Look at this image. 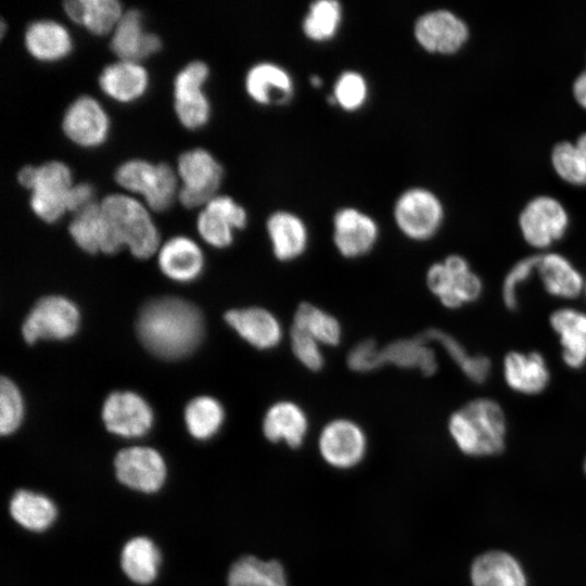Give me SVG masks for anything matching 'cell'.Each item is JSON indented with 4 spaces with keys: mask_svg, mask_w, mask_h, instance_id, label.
I'll return each mask as SVG.
<instances>
[{
    "mask_svg": "<svg viewBox=\"0 0 586 586\" xmlns=\"http://www.w3.org/2000/svg\"><path fill=\"white\" fill-rule=\"evenodd\" d=\"M110 46L120 60L139 62L158 52L162 41L157 35L144 31L140 11L129 9L115 26Z\"/></svg>",
    "mask_w": 586,
    "mask_h": 586,
    "instance_id": "ffe728a7",
    "label": "cell"
},
{
    "mask_svg": "<svg viewBox=\"0 0 586 586\" xmlns=\"http://www.w3.org/2000/svg\"><path fill=\"white\" fill-rule=\"evenodd\" d=\"M27 51L41 61H56L72 50L67 29L58 22L40 20L29 24L25 31Z\"/></svg>",
    "mask_w": 586,
    "mask_h": 586,
    "instance_id": "f1b7e54d",
    "label": "cell"
},
{
    "mask_svg": "<svg viewBox=\"0 0 586 586\" xmlns=\"http://www.w3.org/2000/svg\"><path fill=\"white\" fill-rule=\"evenodd\" d=\"M117 480L125 486L145 494L157 492L166 479V464L161 454L146 446L119 450L114 458Z\"/></svg>",
    "mask_w": 586,
    "mask_h": 586,
    "instance_id": "8fae6325",
    "label": "cell"
},
{
    "mask_svg": "<svg viewBox=\"0 0 586 586\" xmlns=\"http://www.w3.org/2000/svg\"><path fill=\"white\" fill-rule=\"evenodd\" d=\"M342 8L336 0H317L310 3L303 20V31L314 41L331 39L340 27Z\"/></svg>",
    "mask_w": 586,
    "mask_h": 586,
    "instance_id": "8d00e7d4",
    "label": "cell"
},
{
    "mask_svg": "<svg viewBox=\"0 0 586 586\" xmlns=\"http://www.w3.org/2000/svg\"><path fill=\"white\" fill-rule=\"evenodd\" d=\"M501 368L506 385L525 396L542 394L551 380L548 361L538 351H510L504 356Z\"/></svg>",
    "mask_w": 586,
    "mask_h": 586,
    "instance_id": "5bb4252c",
    "label": "cell"
},
{
    "mask_svg": "<svg viewBox=\"0 0 586 586\" xmlns=\"http://www.w3.org/2000/svg\"><path fill=\"white\" fill-rule=\"evenodd\" d=\"M548 322L557 335L560 357L565 367L579 370L586 366V313L572 306L552 310Z\"/></svg>",
    "mask_w": 586,
    "mask_h": 586,
    "instance_id": "2e32d148",
    "label": "cell"
},
{
    "mask_svg": "<svg viewBox=\"0 0 586 586\" xmlns=\"http://www.w3.org/2000/svg\"><path fill=\"white\" fill-rule=\"evenodd\" d=\"M368 95L365 77L355 71H345L336 79L332 98L345 111H356L364 105Z\"/></svg>",
    "mask_w": 586,
    "mask_h": 586,
    "instance_id": "b9f144b4",
    "label": "cell"
},
{
    "mask_svg": "<svg viewBox=\"0 0 586 586\" xmlns=\"http://www.w3.org/2000/svg\"><path fill=\"white\" fill-rule=\"evenodd\" d=\"M208 73V66L204 62L193 61L175 77V111L180 123L189 129L199 128L208 119L209 103L201 89Z\"/></svg>",
    "mask_w": 586,
    "mask_h": 586,
    "instance_id": "7c38bea8",
    "label": "cell"
},
{
    "mask_svg": "<svg viewBox=\"0 0 586 586\" xmlns=\"http://www.w3.org/2000/svg\"><path fill=\"white\" fill-rule=\"evenodd\" d=\"M177 168L183 181L178 192L183 206L193 208L206 205L216 196L224 171L209 152L202 148L188 150L178 157Z\"/></svg>",
    "mask_w": 586,
    "mask_h": 586,
    "instance_id": "52a82bcc",
    "label": "cell"
},
{
    "mask_svg": "<svg viewBox=\"0 0 586 586\" xmlns=\"http://www.w3.org/2000/svg\"><path fill=\"white\" fill-rule=\"evenodd\" d=\"M227 586H288V576L280 561L247 555L231 564Z\"/></svg>",
    "mask_w": 586,
    "mask_h": 586,
    "instance_id": "f546056e",
    "label": "cell"
},
{
    "mask_svg": "<svg viewBox=\"0 0 586 586\" xmlns=\"http://www.w3.org/2000/svg\"><path fill=\"white\" fill-rule=\"evenodd\" d=\"M72 186L69 168L62 162L50 161L35 167L30 190L31 193L65 201L66 193Z\"/></svg>",
    "mask_w": 586,
    "mask_h": 586,
    "instance_id": "f35d334b",
    "label": "cell"
},
{
    "mask_svg": "<svg viewBox=\"0 0 586 586\" xmlns=\"http://www.w3.org/2000/svg\"><path fill=\"white\" fill-rule=\"evenodd\" d=\"M583 295H584L585 298H586V279H585V285H584V292H583Z\"/></svg>",
    "mask_w": 586,
    "mask_h": 586,
    "instance_id": "db71d44e",
    "label": "cell"
},
{
    "mask_svg": "<svg viewBox=\"0 0 586 586\" xmlns=\"http://www.w3.org/2000/svg\"><path fill=\"white\" fill-rule=\"evenodd\" d=\"M101 212L122 246L127 245L138 258H148L158 246V232L148 211L125 194L106 195Z\"/></svg>",
    "mask_w": 586,
    "mask_h": 586,
    "instance_id": "3957f363",
    "label": "cell"
},
{
    "mask_svg": "<svg viewBox=\"0 0 586 586\" xmlns=\"http://www.w3.org/2000/svg\"><path fill=\"white\" fill-rule=\"evenodd\" d=\"M148 73L138 62L119 60L105 66L99 77L101 89L111 98L129 102L146 89Z\"/></svg>",
    "mask_w": 586,
    "mask_h": 586,
    "instance_id": "484cf974",
    "label": "cell"
},
{
    "mask_svg": "<svg viewBox=\"0 0 586 586\" xmlns=\"http://www.w3.org/2000/svg\"><path fill=\"white\" fill-rule=\"evenodd\" d=\"M80 23L94 35H104L115 28L123 15L122 5L116 0H81Z\"/></svg>",
    "mask_w": 586,
    "mask_h": 586,
    "instance_id": "ab89813d",
    "label": "cell"
},
{
    "mask_svg": "<svg viewBox=\"0 0 586 586\" xmlns=\"http://www.w3.org/2000/svg\"><path fill=\"white\" fill-rule=\"evenodd\" d=\"M79 311L76 305L63 296H46L39 300L26 317L22 333L33 344L38 340H64L78 329Z\"/></svg>",
    "mask_w": 586,
    "mask_h": 586,
    "instance_id": "ba28073f",
    "label": "cell"
},
{
    "mask_svg": "<svg viewBox=\"0 0 586 586\" xmlns=\"http://www.w3.org/2000/svg\"><path fill=\"white\" fill-rule=\"evenodd\" d=\"M537 259L538 253L522 257L505 275L500 295L502 304L508 310L514 311L518 309L520 289L536 276Z\"/></svg>",
    "mask_w": 586,
    "mask_h": 586,
    "instance_id": "60d3db41",
    "label": "cell"
},
{
    "mask_svg": "<svg viewBox=\"0 0 586 586\" xmlns=\"http://www.w3.org/2000/svg\"><path fill=\"white\" fill-rule=\"evenodd\" d=\"M64 133L81 146L101 144L107 135L109 119L101 105L89 95L69 104L62 119Z\"/></svg>",
    "mask_w": 586,
    "mask_h": 586,
    "instance_id": "e0dca14e",
    "label": "cell"
},
{
    "mask_svg": "<svg viewBox=\"0 0 586 586\" xmlns=\"http://www.w3.org/2000/svg\"><path fill=\"white\" fill-rule=\"evenodd\" d=\"M245 89L257 103L284 104L293 95L294 85L290 74L272 62L253 65L245 76Z\"/></svg>",
    "mask_w": 586,
    "mask_h": 586,
    "instance_id": "603a6c76",
    "label": "cell"
},
{
    "mask_svg": "<svg viewBox=\"0 0 586 586\" xmlns=\"http://www.w3.org/2000/svg\"><path fill=\"white\" fill-rule=\"evenodd\" d=\"M583 469H584V472L586 474V456H585V459H584V462H583Z\"/></svg>",
    "mask_w": 586,
    "mask_h": 586,
    "instance_id": "f5cc1de1",
    "label": "cell"
},
{
    "mask_svg": "<svg viewBox=\"0 0 586 586\" xmlns=\"http://www.w3.org/2000/svg\"><path fill=\"white\" fill-rule=\"evenodd\" d=\"M471 586H527L521 563L504 550L479 555L470 566Z\"/></svg>",
    "mask_w": 586,
    "mask_h": 586,
    "instance_id": "7402d4cb",
    "label": "cell"
},
{
    "mask_svg": "<svg viewBox=\"0 0 586 586\" xmlns=\"http://www.w3.org/2000/svg\"><path fill=\"white\" fill-rule=\"evenodd\" d=\"M9 509L16 523L33 532L49 528L58 513L49 497L27 489H20L12 496Z\"/></svg>",
    "mask_w": 586,
    "mask_h": 586,
    "instance_id": "d6a6232c",
    "label": "cell"
},
{
    "mask_svg": "<svg viewBox=\"0 0 586 586\" xmlns=\"http://www.w3.org/2000/svg\"><path fill=\"white\" fill-rule=\"evenodd\" d=\"M317 443L323 461L341 470L352 469L361 462L368 445L364 429L346 418H336L326 423Z\"/></svg>",
    "mask_w": 586,
    "mask_h": 586,
    "instance_id": "9c48e42d",
    "label": "cell"
},
{
    "mask_svg": "<svg viewBox=\"0 0 586 586\" xmlns=\"http://www.w3.org/2000/svg\"><path fill=\"white\" fill-rule=\"evenodd\" d=\"M226 322L250 345L260 351L272 349L283 339V328L270 310L251 306L225 314Z\"/></svg>",
    "mask_w": 586,
    "mask_h": 586,
    "instance_id": "ac0fdd59",
    "label": "cell"
},
{
    "mask_svg": "<svg viewBox=\"0 0 586 586\" xmlns=\"http://www.w3.org/2000/svg\"><path fill=\"white\" fill-rule=\"evenodd\" d=\"M105 428L126 438L143 436L153 424V412L148 403L133 392H114L102 409Z\"/></svg>",
    "mask_w": 586,
    "mask_h": 586,
    "instance_id": "4fadbf2b",
    "label": "cell"
},
{
    "mask_svg": "<svg viewBox=\"0 0 586 586\" xmlns=\"http://www.w3.org/2000/svg\"><path fill=\"white\" fill-rule=\"evenodd\" d=\"M570 226L564 205L550 195H537L521 209L518 227L522 239L532 249L546 252L562 240Z\"/></svg>",
    "mask_w": 586,
    "mask_h": 586,
    "instance_id": "277c9868",
    "label": "cell"
},
{
    "mask_svg": "<svg viewBox=\"0 0 586 586\" xmlns=\"http://www.w3.org/2000/svg\"><path fill=\"white\" fill-rule=\"evenodd\" d=\"M550 162L564 182L586 186V132L581 133L574 142H558L551 150Z\"/></svg>",
    "mask_w": 586,
    "mask_h": 586,
    "instance_id": "836d02e7",
    "label": "cell"
},
{
    "mask_svg": "<svg viewBox=\"0 0 586 586\" xmlns=\"http://www.w3.org/2000/svg\"><path fill=\"white\" fill-rule=\"evenodd\" d=\"M158 265L168 278L190 282L201 275L204 257L195 242L186 237H175L161 247Z\"/></svg>",
    "mask_w": 586,
    "mask_h": 586,
    "instance_id": "d4e9b609",
    "label": "cell"
},
{
    "mask_svg": "<svg viewBox=\"0 0 586 586\" xmlns=\"http://www.w3.org/2000/svg\"><path fill=\"white\" fill-rule=\"evenodd\" d=\"M160 563L158 548L148 537H133L122 549V570L136 584L148 585L152 583L157 576Z\"/></svg>",
    "mask_w": 586,
    "mask_h": 586,
    "instance_id": "1f68e13d",
    "label": "cell"
},
{
    "mask_svg": "<svg viewBox=\"0 0 586 586\" xmlns=\"http://www.w3.org/2000/svg\"><path fill=\"white\" fill-rule=\"evenodd\" d=\"M394 220L400 232L413 241H426L441 229L444 206L431 190L415 187L405 190L394 205Z\"/></svg>",
    "mask_w": 586,
    "mask_h": 586,
    "instance_id": "8992f818",
    "label": "cell"
},
{
    "mask_svg": "<svg viewBox=\"0 0 586 586\" xmlns=\"http://www.w3.org/2000/svg\"><path fill=\"white\" fill-rule=\"evenodd\" d=\"M35 167L31 165H26L22 167L17 173V180L26 189H30L33 178H34Z\"/></svg>",
    "mask_w": 586,
    "mask_h": 586,
    "instance_id": "f907efd6",
    "label": "cell"
},
{
    "mask_svg": "<svg viewBox=\"0 0 586 586\" xmlns=\"http://www.w3.org/2000/svg\"><path fill=\"white\" fill-rule=\"evenodd\" d=\"M536 276L544 291L551 297L573 301L583 295L586 278L572 260L561 253H538Z\"/></svg>",
    "mask_w": 586,
    "mask_h": 586,
    "instance_id": "d6986e66",
    "label": "cell"
},
{
    "mask_svg": "<svg viewBox=\"0 0 586 586\" xmlns=\"http://www.w3.org/2000/svg\"><path fill=\"white\" fill-rule=\"evenodd\" d=\"M266 229L275 257L281 262L298 258L308 244V231L301 217L288 211L272 213Z\"/></svg>",
    "mask_w": 586,
    "mask_h": 586,
    "instance_id": "cb8c5ba5",
    "label": "cell"
},
{
    "mask_svg": "<svg viewBox=\"0 0 586 586\" xmlns=\"http://www.w3.org/2000/svg\"><path fill=\"white\" fill-rule=\"evenodd\" d=\"M417 42L428 52L450 55L469 39L467 23L447 9H436L420 15L413 26Z\"/></svg>",
    "mask_w": 586,
    "mask_h": 586,
    "instance_id": "30bf717a",
    "label": "cell"
},
{
    "mask_svg": "<svg viewBox=\"0 0 586 586\" xmlns=\"http://www.w3.org/2000/svg\"><path fill=\"white\" fill-rule=\"evenodd\" d=\"M419 336L430 343L438 344L469 381L483 384L488 380L492 373V361L486 355L468 352L454 335L442 329L429 328Z\"/></svg>",
    "mask_w": 586,
    "mask_h": 586,
    "instance_id": "83f0119b",
    "label": "cell"
},
{
    "mask_svg": "<svg viewBox=\"0 0 586 586\" xmlns=\"http://www.w3.org/2000/svg\"><path fill=\"white\" fill-rule=\"evenodd\" d=\"M198 230L208 244L215 247H226L233 241L234 228L222 215L204 208L198 216Z\"/></svg>",
    "mask_w": 586,
    "mask_h": 586,
    "instance_id": "ee69618b",
    "label": "cell"
},
{
    "mask_svg": "<svg viewBox=\"0 0 586 586\" xmlns=\"http://www.w3.org/2000/svg\"><path fill=\"white\" fill-rule=\"evenodd\" d=\"M205 207L226 217L234 229H243L246 226L247 215L245 209L230 196L216 195Z\"/></svg>",
    "mask_w": 586,
    "mask_h": 586,
    "instance_id": "7dc6e473",
    "label": "cell"
},
{
    "mask_svg": "<svg viewBox=\"0 0 586 586\" xmlns=\"http://www.w3.org/2000/svg\"><path fill=\"white\" fill-rule=\"evenodd\" d=\"M290 345L294 357L308 370L318 371L323 367L322 345L304 331L292 327Z\"/></svg>",
    "mask_w": 586,
    "mask_h": 586,
    "instance_id": "f6af8a7d",
    "label": "cell"
},
{
    "mask_svg": "<svg viewBox=\"0 0 586 586\" xmlns=\"http://www.w3.org/2000/svg\"><path fill=\"white\" fill-rule=\"evenodd\" d=\"M378 237L375 220L355 207H343L333 216V243L346 258H357L370 252Z\"/></svg>",
    "mask_w": 586,
    "mask_h": 586,
    "instance_id": "9a60e30c",
    "label": "cell"
},
{
    "mask_svg": "<svg viewBox=\"0 0 586 586\" xmlns=\"http://www.w3.org/2000/svg\"><path fill=\"white\" fill-rule=\"evenodd\" d=\"M93 189L87 182L74 184L66 193L65 204L66 211L75 214L92 203Z\"/></svg>",
    "mask_w": 586,
    "mask_h": 586,
    "instance_id": "c3c4849f",
    "label": "cell"
},
{
    "mask_svg": "<svg viewBox=\"0 0 586 586\" xmlns=\"http://www.w3.org/2000/svg\"><path fill=\"white\" fill-rule=\"evenodd\" d=\"M311 82H313L314 86H319V85H321V79L318 76H313L311 77Z\"/></svg>",
    "mask_w": 586,
    "mask_h": 586,
    "instance_id": "816d5d0a",
    "label": "cell"
},
{
    "mask_svg": "<svg viewBox=\"0 0 586 586\" xmlns=\"http://www.w3.org/2000/svg\"><path fill=\"white\" fill-rule=\"evenodd\" d=\"M224 420L222 406L209 396L193 398L184 410L187 429L196 440L205 441L213 437L221 428Z\"/></svg>",
    "mask_w": 586,
    "mask_h": 586,
    "instance_id": "d590c367",
    "label": "cell"
},
{
    "mask_svg": "<svg viewBox=\"0 0 586 586\" xmlns=\"http://www.w3.org/2000/svg\"><path fill=\"white\" fill-rule=\"evenodd\" d=\"M347 366L353 371L361 373L385 366L382 347L369 339L358 342L347 354Z\"/></svg>",
    "mask_w": 586,
    "mask_h": 586,
    "instance_id": "bcb514c9",
    "label": "cell"
},
{
    "mask_svg": "<svg viewBox=\"0 0 586 586\" xmlns=\"http://www.w3.org/2000/svg\"><path fill=\"white\" fill-rule=\"evenodd\" d=\"M447 430L457 448L466 456L493 457L505 450L507 416L496 399L479 396L449 416Z\"/></svg>",
    "mask_w": 586,
    "mask_h": 586,
    "instance_id": "7a4b0ae2",
    "label": "cell"
},
{
    "mask_svg": "<svg viewBox=\"0 0 586 586\" xmlns=\"http://www.w3.org/2000/svg\"><path fill=\"white\" fill-rule=\"evenodd\" d=\"M24 416L23 398L18 388L8 378L0 382V432L10 435L21 425Z\"/></svg>",
    "mask_w": 586,
    "mask_h": 586,
    "instance_id": "7bdbcfd3",
    "label": "cell"
},
{
    "mask_svg": "<svg viewBox=\"0 0 586 586\" xmlns=\"http://www.w3.org/2000/svg\"><path fill=\"white\" fill-rule=\"evenodd\" d=\"M114 178L124 189L141 193L155 212L170 206L177 189L176 175L166 163L129 160L117 167Z\"/></svg>",
    "mask_w": 586,
    "mask_h": 586,
    "instance_id": "5b68a950",
    "label": "cell"
},
{
    "mask_svg": "<svg viewBox=\"0 0 586 586\" xmlns=\"http://www.w3.org/2000/svg\"><path fill=\"white\" fill-rule=\"evenodd\" d=\"M142 344L155 356L174 360L200 344L204 324L200 310L178 297H160L145 304L137 322Z\"/></svg>",
    "mask_w": 586,
    "mask_h": 586,
    "instance_id": "6da1fadb",
    "label": "cell"
},
{
    "mask_svg": "<svg viewBox=\"0 0 586 586\" xmlns=\"http://www.w3.org/2000/svg\"><path fill=\"white\" fill-rule=\"evenodd\" d=\"M572 92L575 102L586 110V67L575 77Z\"/></svg>",
    "mask_w": 586,
    "mask_h": 586,
    "instance_id": "681fc988",
    "label": "cell"
},
{
    "mask_svg": "<svg viewBox=\"0 0 586 586\" xmlns=\"http://www.w3.org/2000/svg\"><path fill=\"white\" fill-rule=\"evenodd\" d=\"M69 233L75 243L85 252L95 254L100 252L103 216L100 204L90 203L75 214L68 226Z\"/></svg>",
    "mask_w": 586,
    "mask_h": 586,
    "instance_id": "74e56055",
    "label": "cell"
},
{
    "mask_svg": "<svg viewBox=\"0 0 586 586\" xmlns=\"http://www.w3.org/2000/svg\"><path fill=\"white\" fill-rule=\"evenodd\" d=\"M262 430L269 442L284 443L291 448H298L308 431V418L296 403L278 400L266 410Z\"/></svg>",
    "mask_w": 586,
    "mask_h": 586,
    "instance_id": "44dd1931",
    "label": "cell"
},
{
    "mask_svg": "<svg viewBox=\"0 0 586 586\" xmlns=\"http://www.w3.org/2000/svg\"><path fill=\"white\" fill-rule=\"evenodd\" d=\"M384 364L403 369H418L429 377L436 373L438 361L430 342L421 336L398 339L382 347Z\"/></svg>",
    "mask_w": 586,
    "mask_h": 586,
    "instance_id": "4dcf8cb0",
    "label": "cell"
},
{
    "mask_svg": "<svg viewBox=\"0 0 586 586\" xmlns=\"http://www.w3.org/2000/svg\"><path fill=\"white\" fill-rule=\"evenodd\" d=\"M292 327L304 331L321 345L335 346L342 339L340 321L330 313L309 303L298 305Z\"/></svg>",
    "mask_w": 586,
    "mask_h": 586,
    "instance_id": "e575fe53",
    "label": "cell"
},
{
    "mask_svg": "<svg viewBox=\"0 0 586 586\" xmlns=\"http://www.w3.org/2000/svg\"><path fill=\"white\" fill-rule=\"evenodd\" d=\"M450 271L448 293L440 301L447 309H459L480 300L484 283L467 258L459 254H450L443 259Z\"/></svg>",
    "mask_w": 586,
    "mask_h": 586,
    "instance_id": "4316f807",
    "label": "cell"
}]
</instances>
